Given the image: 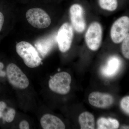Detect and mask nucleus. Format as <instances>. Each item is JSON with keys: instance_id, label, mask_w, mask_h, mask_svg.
Segmentation results:
<instances>
[{"instance_id": "4be33fe9", "label": "nucleus", "mask_w": 129, "mask_h": 129, "mask_svg": "<svg viewBox=\"0 0 129 129\" xmlns=\"http://www.w3.org/2000/svg\"><path fill=\"white\" fill-rule=\"evenodd\" d=\"M4 64L2 62H0V76L1 77H5L6 76V72L3 71V69L4 68Z\"/></svg>"}, {"instance_id": "2eb2a0df", "label": "nucleus", "mask_w": 129, "mask_h": 129, "mask_svg": "<svg viewBox=\"0 0 129 129\" xmlns=\"http://www.w3.org/2000/svg\"><path fill=\"white\" fill-rule=\"evenodd\" d=\"M99 6L102 9L107 11H114L118 6L117 0H99Z\"/></svg>"}, {"instance_id": "9b49d317", "label": "nucleus", "mask_w": 129, "mask_h": 129, "mask_svg": "<svg viewBox=\"0 0 129 129\" xmlns=\"http://www.w3.org/2000/svg\"><path fill=\"white\" fill-rule=\"evenodd\" d=\"M42 127L44 129H64L65 125L61 119L55 115L45 114L40 120Z\"/></svg>"}, {"instance_id": "f3484780", "label": "nucleus", "mask_w": 129, "mask_h": 129, "mask_svg": "<svg viewBox=\"0 0 129 129\" xmlns=\"http://www.w3.org/2000/svg\"><path fill=\"white\" fill-rule=\"evenodd\" d=\"M16 115V111L13 108H9L6 113L3 114L2 117L8 123H11L14 120Z\"/></svg>"}, {"instance_id": "1a4fd4ad", "label": "nucleus", "mask_w": 129, "mask_h": 129, "mask_svg": "<svg viewBox=\"0 0 129 129\" xmlns=\"http://www.w3.org/2000/svg\"><path fill=\"white\" fill-rule=\"evenodd\" d=\"M88 101L91 106L100 108L110 107L114 101L113 97L110 94L95 91L90 93Z\"/></svg>"}, {"instance_id": "f03ea898", "label": "nucleus", "mask_w": 129, "mask_h": 129, "mask_svg": "<svg viewBox=\"0 0 129 129\" xmlns=\"http://www.w3.org/2000/svg\"><path fill=\"white\" fill-rule=\"evenodd\" d=\"M72 77L65 72L58 73L52 77L48 82L49 88L53 92L60 94H67L70 91Z\"/></svg>"}, {"instance_id": "aec40b11", "label": "nucleus", "mask_w": 129, "mask_h": 129, "mask_svg": "<svg viewBox=\"0 0 129 129\" xmlns=\"http://www.w3.org/2000/svg\"><path fill=\"white\" fill-rule=\"evenodd\" d=\"M6 104L3 102H0V118H2L4 111L6 108Z\"/></svg>"}, {"instance_id": "6ab92c4d", "label": "nucleus", "mask_w": 129, "mask_h": 129, "mask_svg": "<svg viewBox=\"0 0 129 129\" xmlns=\"http://www.w3.org/2000/svg\"><path fill=\"white\" fill-rule=\"evenodd\" d=\"M19 127L20 129H28L29 128V125L27 121L23 120L20 122Z\"/></svg>"}, {"instance_id": "39448f33", "label": "nucleus", "mask_w": 129, "mask_h": 129, "mask_svg": "<svg viewBox=\"0 0 129 129\" xmlns=\"http://www.w3.org/2000/svg\"><path fill=\"white\" fill-rule=\"evenodd\" d=\"M74 37V30L72 25L66 22L61 26L56 36V40L59 50L65 52L69 50Z\"/></svg>"}, {"instance_id": "4468645a", "label": "nucleus", "mask_w": 129, "mask_h": 129, "mask_svg": "<svg viewBox=\"0 0 129 129\" xmlns=\"http://www.w3.org/2000/svg\"><path fill=\"white\" fill-rule=\"evenodd\" d=\"M97 128L99 129H116L119 126L118 120L113 118H100L97 122Z\"/></svg>"}, {"instance_id": "0eeeda50", "label": "nucleus", "mask_w": 129, "mask_h": 129, "mask_svg": "<svg viewBox=\"0 0 129 129\" xmlns=\"http://www.w3.org/2000/svg\"><path fill=\"white\" fill-rule=\"evenodd\" d=\"M129 18L127 16H123L118 19L112 25L111 36L112 41L115 44L122 42L128 34Z\"/></svg>"}, {"instance_id": "423d86ee", "label": "nucleus", "mask_w": 129, "mask_h": 129, "mask_svg": "<svg viewBox=\"0 0 129 129\" xmlns=\"http://www.w3.org/2000/svg\"><path fill=\"white\" fill-rule=\"evenodd\" d=\"M102 39L101 25L98 22L92 23L86 33L85 39L87 46L91 50L97 51L101 45Z\"/></svg>"}, {"instance_id": "412c9836", "label": "nucleus", "mask_w": 129, "mask_h": 129, "mask_svg": "<svg viewBox=\"0 0 129 129\" xmlns=\"http://www.w3.org/2000/svg\"><path fill=\"white\" fill-rule=\"evenodd\" d=\"M4 22V16L3 14L0 12V32L2 29Z\"/></svg>"}, {"instance_id": "20e7f679", "label": "nucleus", "mask_w": 129, "mask_h": 129, "mask_svg": "<svg viewBox=\"0 0 129 129\" xmlns=\"http://www.w3.org/2000/svg\"><path fill=\"white\" fill-rule=\"evenodd\" d=\"M6 73L9 83L15 88L23 89L28 86L29 81L27 77L16 64H8Z\"/></svg>"}, {"instance_id": "a211bd4d", "label": "nucleus", "mask_w": 129, "mask_h": 129, "mask_svg": "<svg viewBox=\"0 0 129 129\" xmlns=\"http://www.w3.org/2000/svg\"><path fill=\"white\" fill-rule=\"evenodd\" d=\"M121 108L125 112L129 115V96H128L124 97L120 102Z\"/></svg>"}, {"instance_id": "9d476101", "label": "nucleus", "mask_w": 129, "mask_h": 129, "mask_svg": "<svg viewBox=\"0 0 129 129\" xmlns=\"http://www.w3.org/2000/svg\"><path fill=\"white\" fill-rule=\"evenodd\" d=\"M56 35L53 34L37 40L35 43V46L40 56L45 57L52 49L55 44Z\"/></svg>"}, {"instance_id": "7ed1b4c3", "label": "nucleus", "mask_w": 129, "mask_h": 129, "mask_svg": "<svg viewBox=\"0 0 129 129\" xmlns=\"http://www.w3.org/2000/svg\"><path fill=\"white\" fill-rule=\"evenodd\" d=\"M26 17L29 23L37 28H45L51 24L50 16L44 10L39 8L28 9L26 12Z\"/></svg>"}, {"instance_id": "ddd939ff", "label": "nucleus", "mask_w": 129, "mask_h": 129, "mask_svg": "<svg viewBox=\"0 0 129 129\" xmlns=\"http://www.w3.org/2000/svg\"><path fill=\"white\" fill-rule=\"evenodd\" d=\"M79 122L81 129H94L95 127L94 117L88 112L81 113L79 117Z\"/></svg>"}, {"instance_id": "dca6fc26", "label": "nucleus", "mask_w": 129, "mask_h": 129, "mask_svg": "<svg viewBox=\"0 0 129 129\" xmlns=\"http://www.w3.org/2000/svg\"><path fill=\"white\" fill-rule=\"evenodd\" d=\"M122 54L125 58H129V34L122 41Z\"/></svg>"}, {"instance_id": "6e6552de", "label": "nucleus", "mask_w": 129, "mask_h": 129, "mask_svg": "<svg viewBox=\"0 0 129 129\" xmlns=\"http://www.w3.org/2000/svg\"><path fill=\"white\" fill-rule=\"evenodd\" d=\"M70 14L73 27L79 33L83 32L85 29L86 23L82 7L78 4L72 5L70 9Z\"/></svg>"}, {"instance_id": "f8f14e48", "label": "nucleus", "mask_w": 129, "mask_h": 129, "mask_svg": "<svg viewBox=\"0 0 129 129\" xmlns=\"http://www.w3.org/2000/svg\"><path fill=\"white\" fill-rule=\"evenodd\" d=\"M120 61L115 57H111L108 60L107 65L102 70L103 74L105 76L111 77L116 74L119 69Z\"/></svg>"}, {"instance_id": "f257e3e1", "label": "nucleus", "mask_w": 129, "mask_h": 129, "mask_svg": "<svg viewBox=\"0 0 129 129\" xmlns=\"http://www.w3.org/2000/svg\"><path fill=\"white\" fill-rule=\"evenodd\" d=\"M16 48L17 53L29 68H36L41 64V58L36 48L30 43L26 41L20 42L16 45Z\"/></svg>"}]
</instances>
